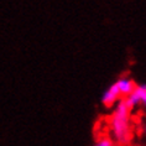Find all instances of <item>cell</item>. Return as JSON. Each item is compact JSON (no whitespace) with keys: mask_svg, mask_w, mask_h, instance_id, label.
<instances>
[{"mask_svg":"<svg viewBox=\"0 0 146 146\" xmlns=\"http://www.w3.org/2000/svg\"><path fill=\"white\" fill-rule=\"evenodd\" d=\"M130 109L124 103L121 98L110 116V131L113 139L119 145H127L133 139V126L130 120Z\"/></svg>","mask_w":146,"mask_h":146,"instance_id":"1","label":"cell"},{"mask_svg":"<svg viewBox=\"0 0 146 146\" xmlns=\"http://www.w3.org/2000/svg\"><path fill=\"white\" fill-rule=\"evenodd\" d=\"M120 99H121V96H120V92L118 89L116 83H113V84L103 93V96H102V103H103V105L107 108H111L113 105L118 103Z\"/></svg>","mask_w":146,"mask_h":146,"instance_id":"2","label":"cell"},{"mask_svg":"<svg viewBox=\"0 0 146 146\" xmlns=\"http://www.w3.org/2000/svg\"><path fill=\"white\" fill-rule=\"evenodd\" d=\"M115 83H116V86H118V89L120 92L121 98L127 97L129 94H131L134 92L135 88H136V83H135L131 78H127V77L119 78Z\"/></svg>","mask_w":146,"mask_h":146,"instance_id":"3","label":"cell"},{"mask_svg":"<svg viewBox=\"0 0 146 146\" xmlns=\"http://www.w3.org/2000/svg\"><path fill=\"white\" fill-rule=\"evenodd\" d=\"M123 99H124V103H125V105L130 109V110L140 105V99H139V96H137V93L135 92V90L131 94H129L127 97L123 98Z\"/></svg>","mask_w":146,"mask_h":146,"instance_id":"4","label":"cell"},{"mask_svg":"<svg viewBox=\"0 0 146 146\" xmlns=\"http://www.w3.org/2000/svg\"><path fill=\"white\" fill-rule=\"evenodd\" d=\"M135 92L137 93L139 99H140V105L144 108L146 113V84H139L135 88Z\"/></svg>","mask_w":146,"mask_h":146,"instance_id":"5","label":"cell"},{"mask_svg":"<svg viewBox=\"0 0 146 146\" xmlns=\"http://www.w3.org/2000/svg\"><path fill=\"white\" fill-rule=\"evenodd\" d=\"M93 146H114V141L109 136H103V137H100L99 140H97Z\"/></svg>","mask_w":146,"mask_h":146,"instance_id":"6","label":"cell"},{"mask_svg":"<svg viewBox=\"0 0 146 146\" xmlns=\"http://www.w3.org/2000/svg\"><path fill=\"white\" fill-rule=\"evenodd\" d=\"M144 134L146 135V123H145V125H144Z\"/></svg>","mask_w":146,"mask_h":146,"instance_id":"7","label":"cell"}]
</instances>
